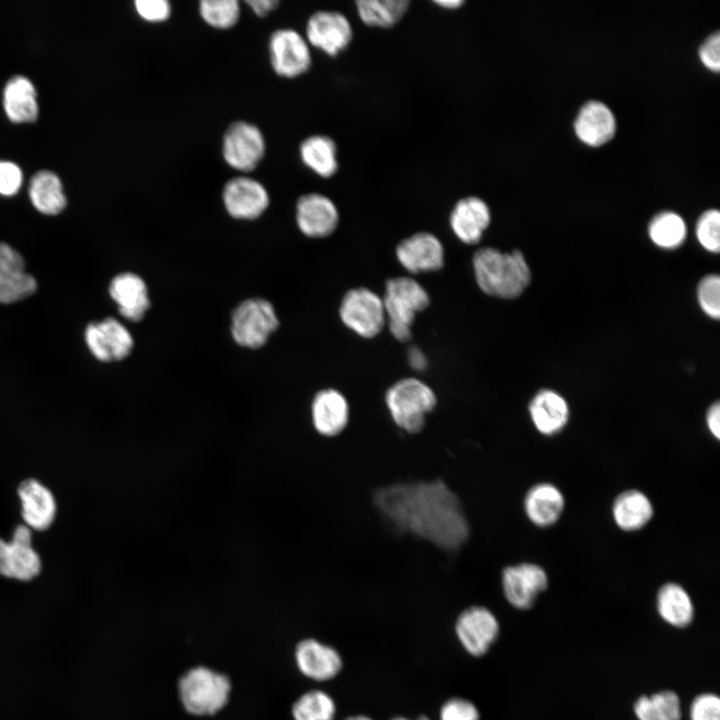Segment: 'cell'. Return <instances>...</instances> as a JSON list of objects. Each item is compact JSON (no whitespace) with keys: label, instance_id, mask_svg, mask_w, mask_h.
<instances>
[{"label":"cell","instance_id":"obj_1","mask_svg":"<svg viewBox=\"0 0 720 720\" xmlns=\"http://www.w3.org/2000/svg\"><path fill=\"white\" fill-rule=\"evenodd\" d=\"M373 503L399 532L442 550L456 551L470 537L462 503L441 479L383 486L374 492Z\"/></svg>","mask_w":720,"mask_h":720},{"label":"cell","instance_id":"obj_2","mask_svg":"<svg viewBox=\"0 0 720 720\" xmlns=\"http://www.w3.org/2000/svg\"><path fill=\"white\" fill-rule=\"evenodd\" d=\"M473 271L479 288L487 295L513 299L529 285V266L518 251L501 252L496 248L478 249L472 259Z\"/></svg>","mask_w":720,"mask_h":720},{"label":"cell","instance_id":"obj_3","mask_svg":"<svg viewBox=\"0 0 720 720\" xmlns=\"http://www.w3.org/2000/svg\"><path fill=\"white\" fill-rule=\"evenodd\" d=\"M230 678L207 666H195L178 680L177 691L183 708L194 716H213L228 703Z\"/></svg>","mask_w":720,"mask_h":720},{"label":"cell","instance_id":"obj_4","mask_svg":"<svg viewBox=\"0 0 720 720\" xmlns=\"http://www.w3.org/2000/svg\"><path fill=\"white\" fill-rule=\"evenodd\" d=\"M388 412L401 430L416 434L426 424V416L437 405L433 389L417 378H403L395 382L385 393Z\"/></svg>","mask_w":720,"mask_h":720},{"label":"cell","instance_id":"obj_5","mask_svg":"<svg viewBox=\"0 0 720 720\" xmlns=\"http://www.w3.org/2000/svg\"><path fill=\"white\" fill-rule=\"evenodd\" d=\"M382 301L392 336L399 342L409 341L416 314L430 304L427 291L412 278L396 277L386 282Z\"/></svg>","mask_w":720,"mask_h":720},{"label":"cell","instance_id":"obj_6","mask_svg":"<svg viewBox=\"0 0 720 720\" xmlns=\"http://www.w3.org/2000/svg\"><path fill=\"white\" fill-rule=\"evenodd\" d=\"M273 304L260 297L240 302L232 311L230 331L234 342L244 348L264 346L279 327Z\"/></svg>","mask_w":720,"mask_h":720},{"label":"cell","instance_id":"obj_7","mask_svg":"<svg viewBox=\"0 0 720 720\" xmlns=\"http://www.w3.org/2000/svg\"><path fill=\"white\" fill-rule=\"evenodd\" d=\"M339 316L346 327L363 338L377 336L386 324L382 298L364 287L350 289L344 294Z\"/></svg>","mask_w":720,"mask_h":720},{"label":"cell","instance_id":"obj_8","mask_svg":"<svg viewBox=\"0 0 720 720\" xmlns=\"http://www.w3.org/2000/svg\"><path fill=\"white\" fill-rule=\"evenodd\" d=\"M454 631L459 643L468 654L482 657L498 639L500 623L489 608L472 605L458 614Z\"/></svg>","mask_w":720,"mask_h":720},{"label":"cell","instance_id":"obj_9","mask_svg":"<svg viewBox=\"0 0 720 720\" xmlns=\"http://www.w3.org/2000/svg\"><path fill=\"white\" fill-rule=\"evenodd\" d=\"M265 150L264 136L252 123L233 122L224 133L222 155L225 162L235 170H254L263 159Z\"/></svg>","mask_w":720,"mask_h":720},{"label":"cell","instance_id":"obj_10","mask_svg":"<svg viewBox=\"0 0 720 720\" xmlns=\"http://www.w3.org/2000/svg\"><path fill=\"white\" fill-rule=\"evenodd\" d=\"M271 66L284 78L306 73L312 64L310 45L298 31L282 28L274 31L268 44Z\"/></svg>","mask_w":720,"mask_h":720},{"label":"cell","instance_id":"obj_11","mask_svg":"<svg viewBox=\"0 0 720 720\" xmlns=\"http://www.w3.org/2000/svg\"><path fill=\"white\" fill-rule=\"evenodd\" d=\"M305 39L310 46L335 57L353 40V27L347 16L335 10H319L306 23Z\"/></svg>","mask_w":720,"mask_h":720},{"label":"cell","instance_id":"obj_12","mask_svg":"<svg viewBox=\"0 0 720 720\" xmlns=\"http://www.w3.org/2000/svg\"><path fill=\"white\" fill-rule=\"evenodd\" d=\"M501 585L507 602L516 609H530L548 585V575L539 565L523 562L506 566L501 573Z\"/></svg>","mask_w":720,"mask_h":720},{"label":"cell","instance_id":"obj_13","mask_svg":"<svg viewBox=\"0 0 720 720\" xmlns=\"http://www.w3.org/2000/svg\"><path fill=\"white\" fill-rule=\"evenodd\" d=\"M84 337L92 355L101 362L121 361L134 347L129 330L112 317L89 324Z\"/></svg>","mask_w":720,"mask_h":720},{"label":"cell","instance_id":"obj_14","mask_svg":"<svg viewBox=\"0 0 720 720\" xmlns=\"http://www.w3.org/2000/svg\"><path fill=\"white\" fill-rule=\"evenodd\" d=\"M222 200L227 213L238 220H254L268 208L270 198L266 188L257 180L238 176L224 185Z\"/></svg>","mask_w":720,"mask_h":720},{"label":"cell","instance_id":"obj_15","mask_svg":"<svg viewBox=\"0 0 720 720\" xmlns=\"http://www.w3.org/2000/svg\"><path fill=\"white\" fill-rule=\"evenodd\" d=\"M336 204L321 193H307L296 203V223L302 234L309 238H325L331 235L339 223Z\"/></svg>","mask_w":720,"mask_h":720},{"label":"cell","instance_id":"obj_16","mask_svg":"<svg viewBox=\"0 0 720 720\" xmlns=\"http://www.w3.org/2000/svg\"><path fill=\"white\" fill-rule=\"evenodd\" d=\"M41 561L31 546V532L19 525L11 542L0 539V574L21 581H29L39 574Z\"/></svg>","mask_w":720,"mask_h":720},{"label":"cell","instance_id":"obj_17","mask_svg":"<svg viewBox=\"0 0 720 720\" xmlns=\"http://www.w3.org/2000/svg\"><path fill=\"white\" fill-rule=\"evenodd\" d=\"M294 658L300 673L315 681L331 680L343 668L339 651L315 638L300 640L295 646Z\"/></svg>","mask_w":720,"mask_h":720},{"label":"cell","instance_id":"obj_18","mask_svg":"<svg viewBox=\"0 0 720 720\" xmlns=\"http://www.w3.org/2000/svg\"><path fill=\"white\" fill-rule=\"evenodd\" d=\"M399 263L413 274L440 270L444 265V248L430 232H417L396 247Z\"/></svg>","mask_w":720,"mask_h":720},{"label":"cell","instance_id":"obj_19","mask_svg":"<svg viewBox=\"0 0 720 720\" xmlns=\"http://www.w3.org/2000/svg\"><path fill=\"white\" fill-rule=\"evenodd\" d=\"M36 289L37 282L27 273L22 255L0 242V303L18 302L31 296Z\"/></svg>","mask_w":720,"mask_h":720},{"label":"cell","instance_id":"obj_20","mask_svg":"<svg viewBox=\"0 0 720 720\" xmlns=\"http://www.w3.org/2000/svg\"><path fill=\"white\" fill-rule=\"evenodd\" d=\"M491 222L487 203L477 196L459 199L449 215V225L455 236L468 245L477 244Z\"/></svg>","mask_w":720,"mask_h":720},{"label":"cell","instance_id":"obj_21","mask_svg":"<svg viewBox=\"0 0 720 720\" xmlns=\"http://www.w3.org/2000/svg\"><path fill=\"white\" fill-rule=\"evenodd\" d=\"M108 291L126 320L141 321L151 306L146 282L136 273H119L110 281Z\"/></svg>","mask_w":720,"mask_h":720},{"label":"cell","instance_id":"obj_22","mask_svg":"<svg viewBox=\"0 0 720 720\" xmlns=\"http://www.w3.org/2000/svg\"><path fill=\"white\" fill-rule=\"evenodd\" d=\"M350 409L345 396L338 390L318 391L311 404V418L315 430L322 436L335 437L349 423Z\"/></svg>","mask_w":720,"mask_h":720},{"label":"cell","instance_id":"obj_23","mask_svg":"<svg viewBox=\"0 0 720 720\" xmlns=\"http://www.w3.org/2000/svg\"><path fill=\"white\" fill-rule=\"evenodd\" d=\"M574 131L586 145L596 147L608 142L615 134L616 120L612 111L600 101H589L579 110Z\"/></svg>","mask_w":720,"mask_h":720},{"label":"cell","instance_id":"obj_24","mask_svg":"<svg viewBox=\"0 0 720 720\" xmlns=\"http://www.w3.org/2000/svg\"><path fill=\"white\" fill-rule=\"evenodd\" d=\"M523 507L530 522L544 528L552 526L559 520L565 507V499L558 487L542 482L527 491Z\"/></svg>","mask_w":720,"mask_h":720},{"label":"cell","instance_id":"obj_25","mask_svg":"<svg viewBox=\"0 0 720 720\" xmlns=\"http://www.w3.org/2000/svg\"><path fill=\"white\" fill-rule=\"evenodd\" d=\"M531 421L537 431L552 436L567 425L569 406L557 392L549 389L538 391L529 404Z\"/></svg>","mask_w":720,"mask_h":720},{"label":"cell","instance_id":"obj_26","mask_svg":"<svg viewBox=\"0 0 720 720\" xmlns=\"http://www.w3.org/2000/svg\"><path fill=\"white\" fill-rule=\"evenodd\" d=\"M18 494L25 522L36 530H45L52 523L56 504L51 492L34 479L23 481Z\"/></svg>","mask_w":720,"mask_h":720},{"label":"cell","instance_id":"obj_27","mask_svg":"<svg viewBox=\"0 0 720 720\" xmlns=\"http://www.w3.org/2000/svg\"><path fill=\"white\" fill-rule=\"evenodd\" d=\"M36 90L26 77L16 75L10 78L3 90V107L10 121L14 123L33 122L38 117Z\"/></svg>","mask_w":720,"mask_h":720},{"label":"cell","instance_id":"obj_28","mask_svg":"<svg viewBox=\"0 0 720 720\" xmlns=\"http://www.w3.org/2000/svg\"><path fill=\"white\" fill-rule=\"evenodd\" d=\"M656 610L666 623L676 628L689 626L695 615L690 594L681 584L675 582H667L658 589Z\"/></svg>","mask_w":720,"mask_h":720},{"label":"cell","instance_id":"obj_29","mask_svg":"<svg viewBox=\"0 0 720 720\" xmlns=\"http://www.w3.org/2000/svg\"><path fill=\"white\" fill-rule=\"evenodd\" d=\"M654 513L650 499L643 492L630 489L620 493L612 505L615 524L623 531H636L645 527Z\"/></svg>","mask_w":720,"mask_h":720},{"label":"cell","instance_id":"obj_30","mask_svg":"<svg viewBox=\"0 0 720 720\" xmlns=\"http://www.w3.org/2000/svg\"><path fill=\"white\" fill-rule=\"evenodd\" d=\"M302 163L322 178L334 176L339 169L336 142L327 135H311L299 146Z\"/></svg>","mask_w":720,"mask_h":720},{"label":"cell","instance_id":"obj_31","mask_svg":"<svg viewBox=\"0 0 720 720\" xmlns=\"http://www.w3.org/2000/svg\"><path fill=\"white\" fill-rule=\"evenodd\" d=\"M29 197L35 209L45 215L59 214L66 206L61 180L48 170H41L32 176Z\"/></svg>","mask_w":720,"mask_h":720},{"label":"cell","instance_id":"obj_32","mask_svg":"<svg viewBox=\"0 0 720 720\" xmlns=\"http://www.w3.org/2000/svg\"><path fill=\"white\" fill-rule=\"evenodd\" d=\"M633 712L638 720H681V699L671 689L640 695L633 703Z\"/></svg>","mask_w":720,"mask_h":720},{"label":"cell","instance_id":"obj_33","mask_svg":"<svg viewBox=\"0 0 720 720\" xmlns=\"http://www.w3.org/2000/svg\"><path fill=\"white\" fill-rule=\"evenodd\" d=\"M408 0H357L356 12L359 19L369 27L392 28L409 10Z\"/></svg>","mask_w":720,"mask_h":720},{"label":"cell","instance_id":"obj_34","mask_svg":"<svg viewBox=\"0 0 720 720\" xmlns=\"http://www.w3.org/2000/svg\"><path fill=\"white\" fill-rule=\"evenodd\" d=\"M336 711L334 699L319 689L303 693L291 708L294 720H334Z\"/></svg>","mask_w":720,"mask_h":720},{"label":"cell","instance_id":"obj_35","mask_svg":"<svg viewBox=\"0 0 720 720\" xmlns=\"http://www.w3.org/2000/svg\"><path fill=\"white\" fill-rule=\"evenodd\" d=\"M649 236L661 248L673 249L682 244L686 236L683 219L674 212H661L649 224Z\"/></svg>","mask_w":720,"mask_h":720},{"label":"cell","instance_id":"obj_36","mask_svg":"<svg viewBox=\"0 0 720 720\" xmlns=\"http://www.w3.org/2000/svg\"><path fill=\"white\" fill-rule=\"evenodd\" d=\"M199 13L209 26L228 29L238 22L240 5L237 0H202Z\"/></svg>","mask_w":720,"mask_h":720},{"label":"cell","instance_id":"obj_37","mask_svg":"<svg viewBox=\"0 0 720 720\" xmlns=\"http://www.w3.org/2000/svg\"><path fill=\"white\" fill-rule=\"evenodd\" d=\"M696 236L701 246L717 253L720 248V213L717 209L705 211L698 219Z\"/></svg>","mask_w":720,"mask_h":720},{"label":"cell","instance_id":"obj_38","mask_svg":"<svg viewBox=\"0 0 720 720\" xmlns=\"http://www.w3.org/2000/svg\"><path fill=\"white\" fill-rule=\"evenodd\" d=\"M698 302L702 310L716 320L720 316V278L716 274L705 276L698 285Z\"/></svg>","mask_w":720,"mask_h":720},{"label":"cell","instance_id":"obj_39","mask_svg":"<svg viewBox=\"0 0 720 720\" xmlns=\"http://www.w3.org/2000/svg\"><path fill=\"white\" fill-rule=\"evenodd\" d=\"M439 718L440 720H480L481 714L471 700L453 696L442 703Z\"/></svg>","mask_w":720,"mask_h":720},{"label":"cell","instance_id":"obj_40","mask_svg":"<svg viewBox=\"0 0 720 720\" xmlns=\"http://www.w3.org/2000/svg\"><path fill=\"white\" fill-rule=\"evenodd\" d=\"M690 720H720V698L716 693L696 695L689 707Z\"/></svg>","mask_w":720,"mask_h":720},{"label":"cell","instance_id":"obj_41","mask_svg":"<svg viewBox=\"0 0 720 720\" xmlns=\"http://www.w3.org/2000/svg\"><path fill=\"white\" fill-rule=\"evenodd\" d=\"M134 5L137 14L147 22H163L171 14V5L166 0H137Z\"/></svg>","mask_w":720,"mask_h":720},{"label":"cell","instance_id":"obj_42","mask_svg":"<svg viewBox=\"0 0 720 720\" xmlns=\"http://www.w3.org/2000/svg\"><path fill=\"white\" fill-rule=\"evenodd\" d=\"M22 185V171L13 162L0 160V194L12 196Z\"/></svg>","mask_w":720,"mask_h":720},{"label":"cell","instance_id":"obj_43","mask_svg":"<svg viewBox=\"0 0 720 720\" xmlns=\"http://www.w3.org/2000/svg\"><path fill=\"white\" fill-rule=\"evenodd\" d=\"M699 58L703 65L711 71L719 72L720 68V36L719 32L710 35L699 48Z\"/></svg>","mask_w":720,"mask_h":720},{"label":"cell","instance_id":"obj_44","mask_svg":"<svg viewBox=\"0 0 720 720\" xmlns=\"http://www.w3.org/2000/svg\"><path fill=\"white\" fill-rule=\"evenodd\" d=\"M706 423L711 434L719 439L720 437V405L715 402L708 410L706 415Z\"/></svg>","mask_w":720,"mask_h":720},{"label":"cell","instance_id":"obj_45","mask_svg":"<svg viewBox=\"0 0 720 720\" xmlns=\"http://www.w3.org/2000/svg\"><path fill=\"white\" fill-rule=\"evenodd\" d=\"M246 4L259 17H266L270 12L275 10L279 1L277 0H250Z\"/></svg>","mask_w":720,"mask_h":720},{"label":"cell","instance_id":"obj_46","mask_svg":"<svg viewBox=\"0 0 720 720\" xmlns=\"http://www.w3.org/2000/svg\"><path fill=\"white\" fill-rule=\"evenodd\" d=\"M408 363L416 371H424L427 368L428 360L421 349L411 347L408 350Z\"/></svg>","mask_w":720,"mask_h":720},{"label":"cell","instance_id":"obj_47","mask_svg":"<svg viewBox=\"0 0 720 720\" xmlns=\"http://www.w3.org/2000/svg\"><path fill=\"white\" fill-rule=\"evenodd\" d=\"M434 3L443 9L455 10V9L460 8L464 4V1H462V0H436V1H434Z\"/></svg>","mask_w":720,"mask_h":720},{"label":"cell","instance_id":"obj_48","mask_svg":"<svg viewBox=\"0 0 720 720\" xmlns=\"http://www.w3.org/2000/svg\"><path fill=\"white\" fill-rule=\"evenodd\" d=\"M389 720H430V718L425 714H420L415 719H410V718L402 716V715H397V716L390 718Z\"/></svg>","mask_w":720,"mask_h":720},{"label":"cell","instance_id":"obj_49","mask_svg":"<svg viewBox=\"0 0 720 720\" xmlns=\"http://www.w3.org/2000/svg\"><path fill=\"white\" fill-rule=\"evenodd\" d=\"M343 720H373L371 717L365 714H355L345 717Z\"/></svg>","mask_w":720,"mask_h":720}]
</instances>
